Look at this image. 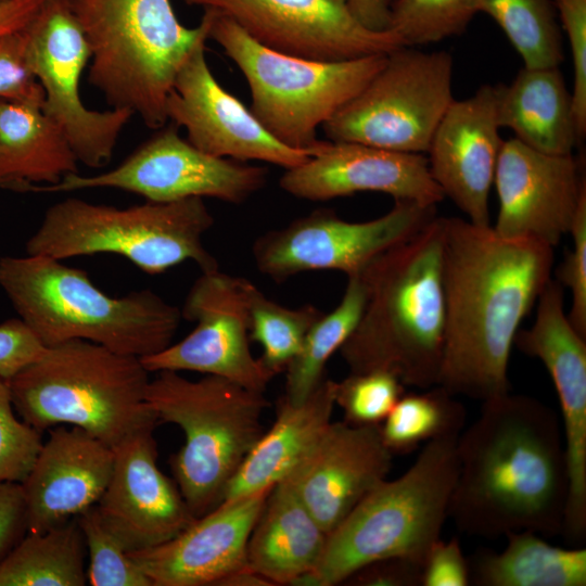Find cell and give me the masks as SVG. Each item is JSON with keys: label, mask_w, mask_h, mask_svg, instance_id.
<instances>
[{"label": "cell", "mask_w": 586, "mask_h": 586, "mask_svg": "<svg viewBox=\"0 0 586 586\" xmlns=\"http://www.w3.org/2000/svg\"><path fill=\"white\" fill-rule=\"evenodd\" d=\"M279 183L292 196L308 201L370 191L436 206L445 198L423 154L330 140H322L304 163L285 169Z\"/></svg>", "instance_id": "obj_22"}, {"label": "cell", "mask_w": 586, "mask_h": 586, "mask_svg": "<svg viewBox=\"0 0 586 586\" xmlns=\"http://www.w3.org/2000/svg\"><path fill=\"white\" fill-rule=\"evenodd\" d=\"M201 40L180 66L166 100L167 119L187 132L199 150L234 161H262L284 169L304 163L311 153L273 138L238 98L213 75Z\"/></svg>", "instance_id": "obj_18"}, {"label": "cell", "mask_w": 586, "mask_h": 586, "mask_svg": "<svg viewBox=\"0 0 586 586\" xmlns=\"http://www.w3.org/2000/svg\"><path fill=\"white\" fill-rule=\"evenodd\" d=\"M0 288L47 347L84 340L142 358L170 345L182 319L151 290L112 297L86 271L47 256L0 258Z\"/></svg>", "instance_id": "obj_4"}, {"label": "cell", "mask_w": 586, "mask_h": 586, "mask_svg": "<svg viewBox=\"0 0 586 586\" xmlns=\"http://www.w3.org/2000/svg\"><path fill=\"white\" fill-rule=\"evenodd\" d=\"M476 13L477 0H395L387 29L404 47L428 44L461 34Z\"/></svg>", "instance_id": "obj_36"}, {"label": "cell", "mask_w": 586, "mask_h": 586, "mask_svg": "<svg viewBox=\"0 0 586 586\" xmlns=\"http://www.w3.org/2000/svg\"><path fill=\"white\" fill-rule=\"evenodd\" d=\"M212 12L208 39L245 77L254 116L284 145L311 154L322 141L318 128L364 89L388 54L342 61L291 56L262 46L233 20Z\"/></svg>", "instance_id": "obj_10"}, {"label": "cell", "mask_w": 586, "mask_h": 586, "mask_svg": "<svg viewBox=\"0 0 586 586\" xmlns=\"http://www.w3.org/2000/svg\"><path fill=\"white\" fill-rule=\"evenodd\" d=\"M43 0H5L0 3V37L25 28Z\"/></svg>", "instance_id": "obj_47"}, {"label": "cell", "mask_w": 586, "mask_h": 586, "mask_svg": "<svg viewBox=\"0 0 586 586\" xmlns=\"http://www.w3.org/2000/svg\"><path fill=\"white\" fill-rule=\"evenodd\" d=\"M470 585L469 560L456 537L438 539L429 550L422 566L421 586Z\"/></svg>", "instance_id": "obj_44"}, {"label": "cell", "mask_w": 586, "mask_h": 586, "mask_svg": "<svg viewBox=\"0 0 586 586\" xmlns=\"http://www.w3.org/2000/svg\"><path fill=\"white\" fill-rule=\"evenodd\" d=\"M496 114V87L481 86L450 103L428 153L432 178L444 196L477 226H491L489 193L504 140Z\"/></svg>", "instance_id": "obj_23"}, {"label": "cell", "mask_w": 586, "mask_h": 586, "mask_svg": "<svg viewBox=\"0 0 586 586\" xmlns=\"http://www.w3.org/2000/svg\"><path fill=\"white\" fill-rule=\"evenodd\" d=\"M24 34L28 66L44 94L41 111L63 132L78 162L105 166L133 114L84 104L79 82L90 51L69 0H43Z\"/></svg>", "instance_id": "obj_12"}, {"label": "cell", "mask_w": 586, "mask_h": 586, "mask_svg": "<svg viewBox=\"0 0 586 586\" xmlns=\"http://www.w3.org/2000/svg\"><path fill=\"white\" fill-rule=\"evenodd\" d=\"M456 454L448 518L460 532L487 539L562 533L568 467L561 423L550 407L509 392L483 402L459 434Z\"/></svg>", "instance_id": "obj_2"}, {"label": "cell", "mask_w": 586, "mask_h": 586, "mask_svg": "<svg viewBox=\"0 0 586 586\" xmlns=\"http://www.w3.org/2000/svg\"><path fill=\"white\" fill-rule=\"evenodd\" d=\"M458 436L425 443L409 469L373 488L328 534L316 569L293 585H337L360 568L385 558H408L423 564L448 518L458 471Z\"/></svg>", "instance_id": "obj_7"}, {"label": "cell", "mask_w": 586, "mask_h": 586, "mask_svg": "<svg viewBox=\"0 0 586 586\" xmlns=\"http://www.w3.org/2000/svg\"><path fill=\"white\" fill-rule=\"evenodd\" d=\"M7 380L0 378V482L22 483L42 446L39 430L13 412Z\"/></svg>", "instance_id": "obj_39"}, {"label": "cell", "mask_w": 586, "mask_h": 586, "mask_svg": "<svg viewBox=\"0 0 586 586\" xmlns=\"http://www.w3.org/2000/svg\"><path fill=\"white\" fill-rule=\"evenodd\" d=\"M213 225L214 217L201 198L146 201L124 208L67 198L46 211L26 252L59 260L117 254L152 276L192 260L207 272L219 269L203 244Z\"/></svg>", "instance_id": "obj_9"}, {"label": "cell", "mask_w": 586, "mask_h": 586, "mask_svg": "<svg viewBox=\"0 0 586 586\" xmlns=\"http://www.w3.org/2000/svg\"><path fill=\"white\" fill-rule=\"evenodd\" d=\"M394 0H347L356 18L367 28L381 31L388 27Z\"/></svg>", "instance_id": "obj_48"}, {"label": "cell", "mask_w": 586, "mask_h": 586, "mask_svg": "<svg viewBox=\"0 0 586 586\" xmlns=\"http://www.w3.org/2000/svg\"><path fill=\"white\" fill-rule=\"evenodd\" d=\"M466 409L441 385L405 393L380 424L384 445L393 455H406L432 440L459 435Z\"/></svg>", "instance_id": "obj_33"}, {"label": "cell", "mask_w": 586, "mask_h": 586, "mask_svg": "<svg viewBox=\"0 0 586 586\" xmlns=\"http://www.w3.org/2000/svg\"><path fill=\"white\" fill-rule=\"evenodd\" d=\"M380 425L330 422L282 480L330 534L392 470Z\"/></svg>", "instance_id": "obj_21"}, {"label": "cell", "mask_w": 586, "mask_h": 586, "mask_svg": "<svg viewBox=\"0 0 586 586\" xmlns=\"http://www.w3.org/2000/svg\"><path fill=\"white\" fill-rule=\"evenodd\" d=\"M336 382L323 377L301 403L280 399L276 421L246 455L221 502L270 488L288 475L331 422Z\"/></svg>", "instance_id": "obj_26"}, {"label": "cell", "mask_w": 586, "mask_h": 586, "mask_svg": "<svg viewBox=\"0 0 586 586\" xmlns=\"http://www.w3.org/2000/svg\"><path fill=\"white\" fill-rule=\"evenodd\" d=\"M366 300V289L359 275L347 277L339 305L323 314L308 330L298 354L285 368L283 397L301 403L323 379L329 358L341 348L356 328Z\"/></svg>", "instance_id": "obj_32"}, {"label": "cell", "mask_w": 586, "mask_h": 586, "mask_svg": "<svg viewBox=\"0 0 586 586\" xmlns=\"http://www.w3.org/2000/svg\"><path fill=\"white\" fill-rule=\"evenodd\" d=\"M573 63V113L581 139L586 133V0H552Z\"/></svg>", "instance_id": "obj_41"}, {"label": "cell", "mask_w": 586, "mask_h": 586, "mask_svg": "<svg viewBox=\"0 0 586 586\" xmlns=\"http://www.w3.org/2000/svg\"><path fill=\"white\" fill-rule=\"evenodd\" d=\"M246 295L250 337L262 345L259 358L277 375L298 354L308 330L324 313L311 304L296 308L283 306L268 298L250 280Z\"/></svg>", "instance_id": "obj_35"}, {"label": "cell", "mask_w": 586, "mask_h": 586, "mask_svg": "<svg viewBox=\"0 0 586 586\" xmlns=\"http://www.w3.org/2000/svg\"><path fill=\"white\" fill-rule=\"evenodd\" d=\"M87 548L76 517L26 535L0 561V586H84Z\"/></svg>", "instance_id": "obj_31"}, {"label": "cell", "mask_w": 586, "mask_h": 586, "mask_svg": "<svg viewBox=\"0 0 586 586\" xmlns=\"http://www.w3.org/2000/svg\"><path fill=\"white\" fill-rule=\"evenodd\" d=\"M444 217L374 258L360 273L366 300L341 346L349 373L385 371L404 385L438 384L446 328Z\"/></svg>", "instance_id": "obj_3"}, {"label": "cell", "mask_w": 586, "mask_h": 586, "mask_svg": "<svg viewBox=\"0 0 586 586\" xmlns=\"http://www.w3.org/2000/svg\"><path fill=\"white\" fill-rule=\"evenodd\" d=\"M328 534L281 480L271 488L246 546L247 566L272 585H293L313 572Z\"/></svg>", "instance_id": "obj_27"}, {"label": "cell", "mask_w": 586, "mask_h": 586, "mask_svg": "<svg viewBox=\"0 0 586 586\" xmlns=\"http://www.w3.org/2000/svg\"><path fill=\"white\" fill-rule=\"evenodd\" d=\"M26 533V509L21 484L0 482V561Z\"/></svg>", "instance_id": "obj_46"}, {"label": "cell", "mask_w": 586, "mask_h": 586, "mask_svg": "<svg viewBox=\"0 0 586 586\" xmlns=\"http://www.w3.org/2000/svg\"><path fill=\"white\" fill-rule=\"evenodd\" d=\"M175 124L164 125L118 166L92 176H65L35 192H71L86 189H118L151 202L212 198L241 204L267 182L264 167L207 154L183 139Z\"/></svg>", "instance_id": "obj_14"}, {"label": "cell", "mask_w": 586, "mask_h": 586, "mask_svg": "<svg viewBox=\"0 0 586 586\" xmlns=\"http://www.w3.org/2000/svg\"><path fill=\"white\" fill-rule=\"evenodd\" d=\"M572 247L557 270L558 281L570 290L572 301L568 318L586 337V195L581 200L570 232Z\"/></svg>", "instance_id": "obj_42"}, {"label": "cell", "mask_w": 586, "mask_h": 586, "mask_svg": "<svg viewBox=\"0 0 586 586\" xmlns=\"http://www.w3.org/2000/svg\"><path fill=\"white\" fill-rule=\"evenodd\" d=\"M436 216V206L408 200H395L386 214L367 221H348L320 208L258 237L253 259L262 273L278 282L314 270L351 277Z\"/></svg>", "instance_id": "obj_13"}, {"label": "cell", "mask_w": 586, "mask_h": 586, "mask_svg": "<svg viewBox=\"0 0 586 586\" xmlns=\"http://www.w3.org/2000/svg\"><path fill=\"white\" fill-rule=\"evenodd\" d=\"M453 56L400 47L323 126L327 140L425 154L454 101Z\"/></svg>", "instance_id": "obj_11"}, {"label": "cell", "mask_w": 586, "mask_h": 586, "mask_svg": "<svg viewBox=\"0 0 586 586\" xmlns=\"http://www.w3.org/2000/svg\"><path fill=\"white\" fill-rule=\"evenodd\" d=\"M153 432L141 430L114 448L111 477L97 504L102 521L129 552L164 544L198 519L157 467Z\"/></svg>", "instance_id": "obj_20"}, {"label": "cell", "mask_w": 586, "mask_h": 586, "mask_svg": "<svg viewBox=\"0 0 586 586\" xmlns=\"http://www.w3.org/2000/svg\"><path fill=\"white\" fill-rule=\"evenodd\" d=\"M5 0H0V3L4 2Z\"/></svg>", "instance_id": "obj_49"}, {"label": "cell", "mask_w": 586, "mask_h": 586, "mask_svg": "<svg viewBox=\"0 0 586 586\" xmlns=\"http://www.w3.org/2000/svg\"><path fill=\"white\" fill-rule=\"evenodd\" d=\"M500 552L483 550L469 561L470 584L479 586H585L586 549L562 548L530 531L505 536Z\"/></svg>", "instance_id": "obj_30"}, {"label": "cell", "mask_w": 586, "mask_h": 586, "mask_svg": "<svg viewBox=\"0 0 586 586\" xmlns=\"http://www.w3.org/2000/svg\"><path fill=\"white\" fill-rule=\"evenodd\" d=\"M405 393L406 385L392 373H349L336 382L335 405L351 424L380 425Z\"/></svg>", "instance_id": "obj_38"}, {"label": "cell", "mask_w": 586, "mask_h": 586, "mask_svg": "<svg viewBox=\"0 0 586 586\" xmlns=\"http://www.w3.org/2000/svg\"><path fill=\"white\" fill-rule=\"evenodd\" d=\"M272 487L220 502L170 540L129 555L153 586L220 585L247 568L249 537Z\"/></svg>", "instance_id": "obj_24"}, {"label": "cell", "mask_w": 586, "mask_h": 586, "mask_svg": "<svg viewBox=\"0 0 586 586\" xmlns=\"http://www.w3.org/2000/svg\"><path fill=\"white\" fill-rule=\"evenodd\" d=\"M146 402L158 422L174 423L184 444L171 457L176 484L195 518L222 500L225 489L264 433V393L206 374L192 381L162 370L150 380Z\"/></svg>", "instance_id": "obj_8"}, {"label": "cell", "mask_w": 586, "mask_h": 586, "mask_svg": "<svg viewBox=\"0 0 586 586\" xmlns=\"http://www.w3.org/2000/svg\"><path fill=\"white\" fill-rule=\"evenodd\" d=\"M47 346L21 319L0 323V378L10 380L42 356Z\"/></svg>", "instance_id": "obj_43"}, {"label": "cell", "mask_w": 586, "mask_h": 586, "mask_svg": "<svg viewBox=\"0 0 586 586\" xmlns=\"http://www.w3.org/2000/svg\"><path fill=\"white\" fill-rule=\"evenodd\" d=\"M233 20L262 46L291 56L342 61L404 47L390 29L372 30L347 0H181Z\"/></svg>", "instance_id": "obj_16"}, {"label": "cell", "mask_w": 586, "mask_h": 586, "mask_svg": "<svg viewBox=\"0 0 586 586\" xmlns=\"http://www.w3.org/2000/svg\"><path fill=\"white\" fill-rule=\"evenodd\" d=\"M0 99L42 107L44 94L26 60L24 28L0 37Z\"/></svg>", "instance_id": "obj_40"}, {"label": "cell", "mask_w": 586, "mask_h": 586, "mask_svg": "<svg viewBox=\"0 0 586 586\" xmlns=\"http://www.w3.org/2000/svg\"><path fill=\"white\" fill-rule=\"evenodd\" d=\"M114 449L77 426L56 425L21 483L27 533H44L79 515L102 497Z\"/></svg>", "instance_id": "obj_25"}, {"label": "cell", "mask_w": 586, "mask_h": 586, "mask_svg": "<svg viewBox=\"0 0 586 586\" xmlns=\"http://www.w3.org/2000/svg\"><path fill=\"white\" fill-rule=\"evenodd\" d=\"M78 160L41 109L0 99V188L31 191L78 173Z\"/></svg>", "instance_id": "obj_29"}, {"label": "cell", "mask_w": 586, "mask_h": 586, "mask_svg": "<svg viewBox=\"0 0 586 586\" xmlns=\"http://www.w3.org/2000/svg\"><path fill=\"white\" fill-rule=\"evenodd\" d=\"M422 566L408 558H385L360 568L345 582L358 586H421Z\"/></svg>", "instance_id": "obj_45"}, {"label": "cell", "mask_w": 586, "mask_h": 586, "mask_svg": "<svg viewBox=\"0 0 586 586\" xmlns=\"http://www.w3.org/2000/svg\"><path fill=\"white\" fill-rule=\"evenodd\" d=\"M553 247L444 217L446 328L438 384L481 403L509 392L514 337L551 279Z\"/></svg>", "instance_id": "obj_1"}, {"label": "cell", "mask_w": 586, "mask_h": 586, "mask_svg": "<svg viewBox=\"0 0 586 586\" xmlns=\"http://www.w3.org/2000/svg\"><path fill=\"white\" fill-rule=\"evenodd\" d=\"M496 87V114L500 128L521 143L555 155L573 154L582 141L572 93L558 66H523L509 85Z\"/></svg>", "instance_id": "obj_28"}, {"label": "cell", "mask_w": 586, "mask_h": 586, "mask_svg": "<svg viewBox=\"0 0 586 586\" xmlns=\"http://www.w3.org/2000/svg\"><path fill=\"white\" fill-rule=\"evenodd\" d=\"M247 279L219 269L202 272L190 288L182 319L195 322L181 341L140 358L149 372L196 371L264 393L275 374L250 347Z\"/></svg>", "instance_id": "obj_15"}, {"label": "cell", "mask_w": 586, "mask_h": 586, "mask_svg": "<svg viewBox=\"0 0 586 586\" xmlns=\"http://www.w3.org/2000/svg\"><path fill=\"white\" fill-rule=\"evenodd\" d=\"M149 373L138 357L71 340L47 347L7 382L29 425L77 426L114 449L158 422L145 398Z\"/></svg>", "instance_id": "obj_6"}, {"label": "cell", "mask_w": 586, "mask_h": 586, "mask_svg": "<svg viewBox=\"0 0 586 586\" xmlns=\"http://www.w3.org/2000/svg\"><path fill=\"white\" fill-rule=\"evenodd\" d=\"M493 186L499 201L494 231L552 247L569 234L586 195L581 162L573 154H547L514 138L502 143Z\"/></svg>", "instance_id": "obj_19"}, {"label": "cell", "mask_w": 586, "mask_h": 586, "mask_svg": "<svg viewBox=\"0 0 586 586\" xmlns=\"http://www.w3.org/2000/svg\"><path fill=\"white\" fill-rule=\"evenodd\" d=\"M514 345L544 364L558 394L569 480L561 534L578 544L586 534V337L564 311L559 281H548L532 327L519 330Z\"/></svg>", "instance_id": "obj_17"}, {"label": "cell", "mask_w": 586, "mask_h": 586, "mask_svg": "<svg viewBox=\"0 0 586 586\" xmlns=\"http://www.w3.org/2000/svg\"><path fill=\"white\" fill-rule=\"evenodd\" d=\"M506 34L526 67L559 66L562 36L552 0H477Z\"/></svg>", "instance_id": "obj_34"}, {"label": "cell", "mask_w": 586, "mask_h": 586, "mask_svg": "<svg viewBox=\"0 0 586 586\" xmlns=\"http://www.w3.org/2000/svg\"><path fill=\"white\" fill-rule=\"evenodd\" d=\"M76 519L87 548V582L90 585L153 586L129 551L104 524L97 505Z\"/></svg>", "instance_id": "obj_37"}, {"label": "cell", "mask_w": 586, "mask_h": 586, "mask_svg": "<svg viewBox=\"0 0 586 586\" xmlns=\"http://www.w3.org/2000/svg\"><path fill=\"white\" fill-rule=\"evenodd\" d=\"M90 51L88 80L111 107L146 127L166 125V100L193 48L208 39L213 12L195 27L177 18L170 0H69Z\"/></svg>", "instance_id": "obj_5"}]
</instances>
